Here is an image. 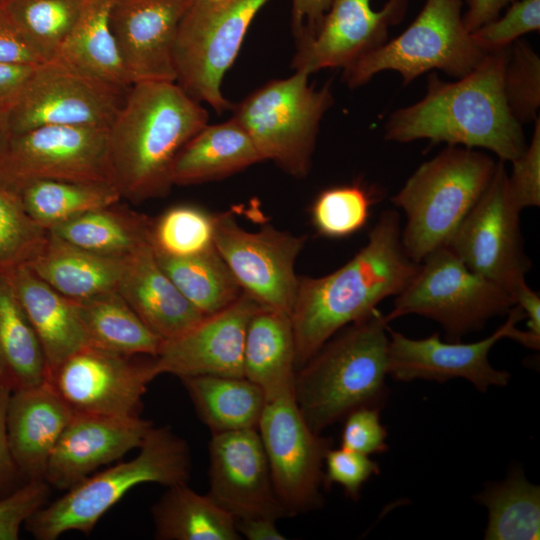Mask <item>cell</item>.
Wrapping results in <instances>:
<instances>
[{
	"mask_svg": "<svg viewBox=\"0 0 540 540\" xmlns=\"http://www.w3.org/2000/svg\"><path fill=\"white\" fill-rule=\"evenodd\" d=\"M406 253L399 213L386 210L366 244L343 266L321 277L299 276L291 321L296 369L333 335L398 295L418 270Z\"/></svg>",
	"mask_w": 540,
	"mask_h": 540,
	"instance_id": "obj_1",
	"label": "cell"
},
{
	"mask_svg": "<svg viewBox=\"0 0 540 540\" xmlns=\"http://www.w3.org/2000/svg\"><path fill=\"white\" fill-rule=\"evenodd\" d=\"M509 47L487 53L471 72L455 82L430 75L424 97L390 116L384 128L385 139L399 143L428 139L485 148L503 162L518 158L527 144L522 124L512 115L504 91Z\"/></svg>",
	"mask_w": 540,
	"mask_h": 540,
	"instance_id": "obj_2",
	"label": "cell"
},
{
	"mask_svg": "<svg viewBox=\"0 0 540 540\" xmlns=\"http://www.w3.org/2000/svg\"><path fill=\"white\" fill-rule=\"evenodd\" d=\"M208 124V113L175 81L132 84L108 127L113 184L135 203L165 197L184 145Z\"/></svg>",
	"mask_w": 540,
	"mask_h": 540,
	"instance_id": "obj_3",
	"label": "cell"
},
{
	"mask_svg": "<svg viewBox=\"0 0 540 540\" xmlns=\"http://www.w3.org/2000/svg\"><path fill=\"white\" fill-rule=\"evenodd\" d=\"M388 330L376 308L338 331L296 371L294 398L313 431L321 433L357 408L383 404Z\"/></svg>",
	"mask_w": 540,
	"mask_h": 540,
	"instance_id": "obj_4",
	"label": "cell"
},
{
	"mask_svg": "<svg viewBox=\"0 0 540 540\" xmlns=\"http://www.w3.org/2000/svg\"><path fill=\"white\" fill-rule=\"evenodd\" d=\"M126 462L85 478L24 523L37 540H55L67 531L90 533L99 519L129 490L143 483L166 487L188 483L191 455L187 442L170 427L153 426Z\"/></svg>",
	"mask_w": 540,
	"mask_h": 540,
	"instance_id": "obj_5",
	"label": "cell"
},
{
	"mask_svg": "<svg viewBox=\"0 0 540 540\" xmlns=\"http://www.w3.org/2000/svg\"><path fill=\"white\" fill-rule=\"evenodd\" d=\"M496 165L484 153L449 145L422 163L391 198L405 214L401 240L414 262L447 244L489 185Z\"/></svg>",
	"mask_w": 540,
	"mask_h": 540,
	"instance_id": "obj_6",
	"label": "cell"
},
{
	"mask_svg": "<svg viewBox=\"0 0 540 540\" xmlns=\"http://www.w3.org/2000/svg\"><path fill=\"white\" fill-rule=\"evenodd\" d=\"M302 70L272 80L233 107L234 118L255 145L262 160H270L295 178L308 175L319 125L333 104L329 83L309 84Z\"/></svg>",
	"mask_w": 540,
	"mask_h": 540,
	"instance_id": "obj_7",
	"label": "cell"
},
{
	"mask_svg": "<svg viewBox=\"0 0 540 540\" xmlns=\"http://www.w3.org/2000/svg\"><path fill=\"white\" fill-rule=\"evenodd\" d=\"M462 0H426L400 35L368 52L348 68L349 87L367 83L379 72H398L403 84L433 69L461 78L486 56L463 23Z\"/></svg>",
	"mask_w": 540,
	"mask_h": 540,
	"instance_id": "obj_8",
	"label": "cell"
},
{
	"mask_svg": "<svg viewBox=\"0 0 540 540\" xmlns=\"http://www.w3.org/2000/svg\"><path fill=\"white\" fill-rule=\"evenodd\" d=\"M514 305L502 287L469 269L447 246L429 253L406 287L396 295L389 323L408 314L438 322L450 341L481 329Z\"/></svg>",
	"mask_w": 540,
	"mask_h": 540,
	"instance_id": "obj_9",
	"label": "cell"
},
{
	"mask_svg": "<svg viewBox=\"0 0 540 540\" xmlns=\"http://www.w3.org/2000/svg\"><path fill=\"white\" fill-rule=\"evenodd\" d=\"M270 0H193L176 36V83L218 113L233 108L223 78L235 61L248 28Z\"/></svg>",
	"mask_w": 540,
	"mask_h": 540,
	"instance_id": "obj_10",
	"label": "cell"
},
{
	"mask_svg": "<svg viewBox=\"0 0 540 540\" xmlns=\"http://www.w3.org/2000/svg\"><path fill=\"white\" fill-rule=\"evenodd\" d=\"M126 91L54 56L34 66L7 111L11 134L52 125L109 127Z\"/></svg>",
	"mask_w": 540,
	"mask_h": 540,
	"instance_id": "obj_11",
	"label": "cell"
},
{
	"mask_svg": "<svg viewBox=\"0 0 540 540\" xmlns=\"http://www.w3.org/2000/svg\"><path fill=\"white\" fill-rule=\"evenodd\" d=\"M520 212L508 190L504 162L499 160L484 193L445 245L469 269L511 297L526 281L531 266L523 247Z\"/></svg>",
	"mask_w": 540,
	"mask_h": 540,
	"instance_id": "obj_12",
	"label": "cell"
},
{
	"mask_svg": "<svg viewBox=\"0 0 540 540\" xmlns=\"http://www.w3.org/2000/svg\"><path fill=\"white\" fill-rule=\"evenodd\" d=\"M35 180L113 183L108 127L52 125L12 135L0 182L15 190Z\"/></svg>",
	"mask_w": 540,
	"mask_h": 540,
	"instance_id": "obj_13",
	"label": "cell"
},
{
	"mask_svg": "<svg viewBox=\"0 0 540 540\" xmlns=\"http://www.w3.org/2000/svg\"><path fill=\"white\" fill-rule=\"evenodd\" d=\"M524 319L521 308L513 305L506 321L496 331L472 343L443 342L437 332L423 339H412L389 328L388 374L403 382L414 379L445 382L463 378L480 392H486L491 386H505L511 378L510 373L495 369L488 354L504 338L538 350L540 338L516 326Z\"/></svg>",
	"mask_w": 540,
	"mask_h": 540,
	"instance_id": "obj_14",
	"label": "cell"
},
{
	"mask_svg": "<svg viewBox=\"0 0 540 540\" xmlns=\"http://www.w3.org/2000/svg\"><path fill=\"white\" fill-rule=\"evenodd\" d=\"M306 236L271 224L244 229L229 212L215 214L214 244L242 290L259 304L291 315L298 287L296 260Z\"/></svg>",
	"mask_w": 540,
	"mask_h": 540,
	"instance_id": "obj_15",
	"label": "cell"
},
{
	"mask_svg": "<svg viewBox=\"0 0 540 540\" xmlns=\"http://www.w3.org/2000/svg\"><path fill=\"white\" fill-rule=\"evenodd\" d=\"M257 430L275 491L290 516L318 509L331 439L310 428L293 393L266 402Z\"/></svg>",
	"mask_w": 540,
	"mask_h": 540,
	"instance_id": "obj_16",
	"label": "cell"
},
{
	"mask_svg": "<svg viewBox=\"0 0 540 540\" xmlns=\"http://www.w3.org/2000/svg\"><path fill=\"white\" fill-rule=\"evenodd\" d=\"M137 356L87 344L52 370L48 382L73 413L139 415L142 397L158 373L153 357Z\"/></svg>",
	"mask_w": 540,
	"mask_h": 540,
	"instance_id": "obj_17",
	"label": "cell"
},
{
	"mask_svg": "<svg viewBox=\"0 0 540 540\" xmlns=\"http://www.w3.org/2000/svg\"><path fill=\"white\" fill-rule=\"evenodd\" d=\"M208 495L239 520L291 517L275 491L257 429L213 433Z\"/></svg>",
	"mask_w": 540,
	"mask_h": 540,
	"instance_id": "obj_18",
	"label": "cell"
},
{
	"mask_svg": "<svg viewBox=\"0 0 540 540\" xmlns=\"http://www.w3.org/2000/svg\"><path fill=\"white\" fill-rule=\"evenodd\" d=\"M406 9L407 0H388L378 11L370 0H332L315 32L296 37L293 68L308 74L348 68L385 43L389 27L402 20Z\"/></svg>",
	"mask_w": 540,
	"mask_h": 540,
	"instance_id": "obj_19",
	"label": "cell"
},
{
	"mask_svg": "<svg viewBox=\"0 0 540 540\" xmlns=\"http://www.w3.org/2000/svg\"><path fill=\"white\" fill-rule=\"evenodd\" d=\"M262 306L243 293L226 308L203 317L183 334L163 340L154 356L158 375L181 378L243 376V351L248 323Z\"/></svg>",
	"mask_w": 540,
	"mask_h": 540,
	"instance_id": "obj_20",
	"label": "cell"
},
{
	"mask_svg": "<svg viewBox=\"0 0 540 540\" xmlns=\"http://www.w3.org/2000/svg\"><path fill=\"white\" fill-rule=\"evenodd\" d=\"M193 0H114L110 24L130 84L175 81L173 51Z\"/></svg>",
	"mask_w": 540,
	"mask_h": 540,
	"instance_id": "obj_21",
	"label": "cell"
},
{
	"mask_svg": "<svg viewBox=\"0 0 540 540\" xmlns=\"http://www.w3.org/2000/svg\"><path fill=\"white\" fill-rule=\"evenodd\" d=\"M153 426L140 415L74 413L50 455L44 480L51 488L68 490L139 448Z\"/></svg>",
	"mask_w": 540,
	"mask_h": 540,
	"instance_id": "obj_22",
	"label": "cell"
},
{
	"mask_svg": "<svg viewBox=\"0 0 540 540\" xmlns=\"http://www.w3.org/2000/svg\"><path fill=\"white\" fill-rule=\"evenodd\" d=\"M73 415L48 381L10 394L8 443L27 481L44 479L50 455Z\"/></svg>",
	"mask_w": 540,
	"mask_h": 540,
	"instance_id": "obj_23",
	"label": "cell"
},
{
	"mask_svg": "<svg viewBox=\"0 0 540 540\" xmlns=\"http://www.w3.org/2000/svg\"><path fill=\"white\" fill-rule=\"evenodd\" d=\"M117 291L162 340L183 334L205 317L162 270L151 244L127 259Z\"/></svg>",
	"mask_w": 540,
	"mask_h": 540,
	"instance_id": "obj_24",
	"label": "cell"
},
{
	"mask_svg": "<svg viewBox=\"0 0 540 540\" xmlns=\"http://www.w3.org/2000/svg\"><path fill=\"white\" fill-rule=\"evenodd\" d=\"M7 276L41 343L49 373L89 344L73 300L52 288L27 265Z\"/></svg>",
	"mask_w": 540,
	"mask_h": 540,
	"instance_id": "obj_25",
	"label": "cell"
},
{
	"mask_svg": "<svg viewBox=\"0 0 540 540\" xmlns=\"http://www.w3.org/2000/svg\"><path fill=\"white\" fill-rule=\"evenodd\" d=\"M296 350L288 313L260 306L246 330L243 376L256 384L270 401L293 393Z\"/></svg>",
	"mask_w": 540,
	"mask_h": 540,
	"instance_id": "obj_26",
	"label": "cell"
},
{
	"mask_svg": "<svg viewBox=\"0 0 540 540\" xmlns=\"http://www.w3.org/2000/svg\"><path fill=\"white\" fill-rule=\"evenodd\" d=\"M127 259L92 253L49 231L27 266L63 296L80 301L117 291Z\"/></svg>",
	"mask_w": 540,
	"mask_h": 540,
	"instance_id": "obj_27",
	"label": "cell"
},
{
	"mask_svg": "<svg viewBox=\"0 0 540 540\" xmlns=\"http://www.w3.org/2000/svg\"><path fill=\"white\" fill-rule=\"evenodd\" d=\"M263 161L242 126L231 118L206 125L181 149L172 168L173 185L223 179Z\"/></svg>",
	"mask_w": 540,
	"mask_h": 540,
	"instance_id": "obj_28",
	"label": "cell"
},
{
	"mask_svg": "<svg viewBox=\"0 0 540 540\" xmlns=\"http://www.w3.org/2000/svg\"><path fill=\"white\" fill-rule=\"evenodd\" d=\"M151 225L147 215L117 202L85 212L49 231L92 253L127 259L150 244Z\"/></svg>",
	"mask_w": 540,
	"mask_h": 540,
	"instance_id": "obj_29",
	"label": "cell"
},
{
	"mask_svg": "<svg viewBox=\"0 0 540 540\" xmlns=\"http://www.w3.org/2000/svg\"><path fill=\"white\" fill-rule=\"evenodd\" d=\"M180 380L211 434L257 429L267 400L247 378L201 375Z\"/></svg>",
	"mask_w": 540,
	"mask_h": 540,
	"instance_id": "obj_30",
	"label": "cell"
},
{
	"mask_svg": "<svg viewBox=\"0 0 540 540\" xmlns=\"http://www.w3.org/2000/svg\"><path fill=\"white\" fill-rule=\"evenodd\" d=\"M152 506L155 538L159 540H239L237 520L209 495L188 483L167 487Z\"/></svg>",
	"mask_w": 540,
	"mask_h": 540,
	"instance_id": "obj_31",
	"label": "cell"
},
{
	"mask_svg": "<svg viewBox=\"0 0 540 540\" xmlns=\"http://www.w3.org/2000/svg\"><path fill=\"white\" fill-rule=\"evenodd\" d=\"M41 343L7 274L0 275V386L11 393L48 381Z\"/></svg>",
	"mask_w": 540,
	"mask_h": 540,
	"instance_id": "obj_32",
	"label": "cell"
},
{
	"mask_svg": "<svg viewBox=\"0 0 540 540\" xmlns=\"http://www.w3.org/2000/svg\"><path fill=\"white\" fill-rule=\"evenodd\" d=\"M114 0H85L69 35L55 56L114 86L131 84L123 68L111 30Z\"/></svg>",
	"mask_w": 540,
	"mask_h": 540,
	"instance_id": "obj_33",
	"label": "cell"
},
{
	"mask_svg": "<svg viewBox=\"0 0 540 540\" xmlns=\"http://www.w3.org/2000/svg\"><path fill=\"white\" fill-rule=\"evenodd\" d=\"M74 301L89 344L125 355L156 356L162 339L150 330L118 291Z\"/></svg>",
	"mask_w": 540,
	"mask_h": 540,
	"instance_id": "obj_34",
	"label": "cell"
},
{
	"mask_svg": "<svg viewBox=\"0 0 540 540\" xmlns=\"http://www.w3.org/2000/svg\"><path fill=\"white\" fill-rule=\"evenodd\" d=\"M13 191L28 215L48 230L85 212L117 203L122 198L113 183L101 182L35 180Z\"/></svg>",
	"mask_w": 540,
	"mask_h": 540,
	"instance_id": "obj_35",
	"label": "cell"
},
{
	"mask_svg": "<svg viewBox=\"0 0 540 540\" xmlns=\"http://www.w3.org/2000/svg\"><path fill=\"white\" fill-rule=\"evenodd\" d=\"M154 254L181 294L205 316L226 308L243 293L215 246L187 257Z\"/></svg>",
	"mask_w": 540,
	"mask_h": 540,
	"instance_id": "obj_36",
	"label": "cell"
},
{
	"mask_svg": "<svg viewBox=\"0 0 540 540\" xmlns=\"http://www.w3.org/2000/svg\"><path fill=\"white\" fill-rule=\"evenodd\" d=\"M475 500L487 508V540H535L540 535V488L520 469L501 482H489Z\"/></svg>",
	"mask_w": 540,
	"mask_h": 540,
	"instance_id": "obj_37",
	"label": "cell"
},
{
	"mask_svg": "<svg viewBox=\"0 0 540 540\" xmlns=\"http://www.w3.org/2000/svg\"><path fill=\"white\" fill-rule=\"evenodd\" d=\"M85 0H5L1 5L46 58L54 57L69 35Z\"/></svg>",
	"mask_w": 540,
	"mask_h": 540,
	"instance_id": "obj_38",
	"label": "cell"
},
{
	"mask_svg": "<svg viewBox=\"0 0 540 540\" xmlns=\"http://www.w3.org/2000/svg\"><path fill=\"white\" fill-rule=\"evenodd\" d=\"M215 214L190 204L173 206L152 219L150 244L157 254L187 257L215 246Z\"/></svg>",
	"mask_w": 540,
	"mask_h": 540,
	"instance_id": "obj_39",
	"label": "cell"
},
{
	"mask_svg": "<svg viewBox=\"0 0 540 540\" xmlns=\"http://www.w3.org/2000/svg\"><path fill=\"white\" fill-rule=\"evenodd\" d=\"M48 233L28 215L17 193L0 182V275L27 265Z\"/></svg>",
	"mask_w": 540,
	"mask_h": 540,
	"instance_id": "obj_40",
	"label": "cell"
},
{
	"mask_svg": "<svg viewBox=\"0 0 540 540\" xmlns=\"http://www.w3.org/2000/svg\"><path fill=\"white\" fill-rule=\"evenodd\" d=\"M372 203V193L358 183L327 188L311 205V222L324 237L344 238L365 226Z\"/></svg>",
	"mask_w": 540,
	"mask_h": 540,
	"instance_id": "obj_41",
	"label": "cell"
},
{
	"mask_svg": "<svg viewBox=\"0 0 540 540\" xmlns=\"http://www.w3.org/2000/svg\"><path fill=\"white\" fill-rule=\"evenodd\" d=\"M504 91L509 109L519 123L537 118L540 105V58L525 41L516 40L509 47Z\"/></svg>",
	"mask_w": 540,
	"mask_h": 540,
	"instance_id": "obj_42",
	"label": "cell"
},
{
	"mask_svg": "<svg viewBox=\"0 0 540 540\" xmlns=\"http://www.w3.org/2000/svg\"><path fill=\"white\" fill-rule=\"evenodd\" d=\"M540 28V0L513 1L502 17L471 32L475 43L486 53L509 47L526 33Z\"/></svg>",
	"mask_w": 540,
	"mask_h": 540,
	"instance_id": "obj_43",
	"label": "cell"
},
{
	"mask_svg": "<svg viewBox=\"0 0 540 540\" xmlns=\"http://www.w3.org/2000/svg\"><path fill=\"white\" fill-rule=\"evenodd\" d=\"M323 485L338 484L351 499H358L363 485L380 472L378 464L368 455L343 447L332 449L324 459Z\"/></svg>",
	"mask_w": 540,
	"mask_h": 540,
	"instance_id": "obj_44",
	"label": "cell"
},
{
	"mask_svg": "<svg viewBox=\"0 0 540 540\" xmlns=\"http://www.w3.org/2000/svg\"><path fill=\"white\" fill-rule=\"evenodd\" d=\"M534 131L529 145L513 160L508 174V190L515 205L522 211L540 205V121L534 120Z\"/></svg>",
	"mask_w": 540,
	"mask_h": 540,
	"instance_id": "obj_45",
	"label": "cell"
},
{
	"mask_svg": "<svg viewBox=\"0 0 540 540\" xmlns=\"http://www.w3.org/2000/svg\"><path fill=\"white\" fill-rule=\"evenodd\" d=\"M50 488L44 479L29 480L0 500V540L18 539L20 527L45 505Z\"/></svg>",
	"mask_w": 540,
	"mask_h": 540,
	"instance_id": "obj_46",
	"label": "cell"
},
{
	"mask_svg": "<svg viewBox=\"0 0 540 540\" xmlns=\"http://www.w3.org/2000/svg\"><path fill=\"white\" fill-rule=\"evenodd\" d=\"M379 410L364 406L351 411L343 419L341 447L368 456L387 451V431L380 421Z\"/></svg>",
	"mask_w": 540,
	"mask_h": 540,
	"instance_id": "obj_47",
	"label": "cell"
},
{
	"mask_svg": "<svg viewBox=\"0 0 540 540\" xmlns=\"http://www.w3.org/2000/svg\"><path fill=\"white\" fill-rule=\"evenodd\" d=\"M45 60L0 4V61L37 65Z\"/></svg>",
	"mask_w": 540,
	"mask_h": 540,
	"instance_id": "obj_48",
	"label": "cell"
},
{
	"mask_svg": "<svg viewBox=\"0 0 540 540\" xmlns=\"http://www.w3.org/2000/svg\"><path fill=\"white\" fill-rule=\"evenodd\" d=\"M10 394L9 390L0 386V500L10 496L27 482L13 458L8 443L6 410Z\"/></svg>",
	"mask_w": 540,
	"mask_h": 540,
	"instance_id": "obj_49",
	"label": "cell"
},
{
	"mask_svg": "<svg viewBox=\"0 0 540 540\" xmlns=\"http://www.w3.org/2000/svg\"><path fill=\"white\" fill-rule=\"evenodd\" d=\"M35 65L0 61V108L8 111L19 98Z\"/></svg>",
	"mask_w": 540,
	"mask_h": 540,
	"instance_id": "obj_50",
	"label": "cell"
},
{
	"mask_svg": "<svg viewBox=\"0 0 540 540\" xmlns=\"http://www.w3.org/2000/svg\"><path fill=\"white\" fill-rule=\"evenodd\" d=\"M331 2L332 0H292V27L296 37L314 33Z\"/></svg>",
	"mask_w": 540,
	"mask_h": 540,
	"instance_id": "obj_51",
	"label": "cell"
},
{
	"mask_svg": "<svg viewBox=\"0 0 540 540\" xmlns=\"http://www.w3.org/2000/svg\"><path fill=\"white\" fill-rule=\"evenodd\" d=\"M515 0H467L468 9L463 15L465 28L472 32L497 18L500 11Z\"/></svg>",
	"mask_w": 540,
	"mask_h": 540,
	"instance_id": "obj_52",
	"label": "cell"
},
{
	"mask_svg": "<svg viewBox=\"0 0 540 540\" xmlns=\"http://www.w3.org/2000/svg\"><path fill=\"white\" fill-rule=\"evenodd\" d=\"M514 305H518L527 319V331L540 338V296L525 282L512 293Z\"/></svg>",
	"mask_w": 540,
	"mask_h": 540,
	"instance_id": "obj_53",
	"label": "cell"
},
{
	"mask_svg": "<svg viewBox=\"0 0 540 540\" xmlns=\"http://www.w3.org/2000/svg\"><path fill=\"white\" fill-rule=\"evenodd\" d=\"M276 522L267 518H252L237 521L240 536L248 540H285Z\"/></svg>",
	"mask_w": 540,
	"mask_h": 540,
	"instance_id": "obj_54",
	"label": "cell"
},
{
	"mask_svg": "<svg viewBox=\"0 0 540 540\" xmlns=\"http://www.w3.org/2000/svg\"><path fill=\"white\" fill-rule=\"evenodd\" d=\"M12 137L8 121V112L0 108V158L5 153Z\"/></svg>",
	"mask_w": 540,
	"mask_h": 540,
	"instance_id": "obj_55",
	"label": "cell"
},
{
	"mask_svg": "<svg viewBox=\"0 0 540 540\" xmlns=\"http://www.w3.org/2000/svg\"><path fill=\"white\" fill-rule=\"evenodd\" d=\"M5 0H0V4H2Z\"/></svg>",
	"mask_w": 540,
	"mask_h": 540,
	"instance_id": "obj_56",
	"label": "cell"
}]
</instances>
